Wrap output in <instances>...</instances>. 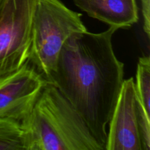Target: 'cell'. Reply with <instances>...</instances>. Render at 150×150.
Instances as JSON below:
<instances>
[{
    "mask_svg": "<svg viewBox=\"0 0 150 150\" xmlns=\"http://www.w3.org/2000/svg\"><path fill=\"white\" fill-rule=\"evenodd\" d=\"M109 26L72 35L63 45L50 83L83 118L105 149L107 127L124 81V64L114 53Z\"/></svg>",
    "mask_w": 150,
    "mask_h": 150,
    "instance_id": "obj_1",
    "label": "cell"
},
{
    "mask_svg": "<svg viewBox=\"0 0 150 150\" xmlns=\"http://www.w3.org/2000/svg\"><path fill=\"white\" fill-rule=\"evenodd\" d=\"M22 124L29 150L104 149L79 112L50 82Z\"/></svg>",
    "mask_w": 150,
    "mask_h": 150,
    "instance_id": "obj_2",
    "label": "cell"
},
{
    "mask_svg": "<svg viewBox=\"0 0 150 150\" xmlns=\"http://www.w3.org/2000/svg\"><path fill=\"white\" fill-rule=\"evenodd\" d=\"M86 31L81 14L61 0H38L28 61L49 82L66 41L74 34Z\"/></svg>",
    "mask_w": 150,
    "mask_h": 150,
    "instance_id": "obj_3",
    "label": "cell"
},
{
    "mask_svg": "<svg viewBox=\"0 0 150 150\" xmlns=\"http://www.w3.org/2000/svg\"><path fill=\"white\" fill-rule=\"evenodd\" d=\"M38 1L1 0L0 75L16 70L28 62Z\"/></svg>",
    "mask_w": 150,
    "mask_h": 150,
    "instance_id": "obj_4",
    "label": "cell"
},
{
    "mask_svg": "<svg viewBox=\"0 0 150 150\" xmlns=\"http://www.w3.org/2000/svg\"><path fill=\"white\" fill-rule=\"evenodd\" d=\"M47 82L29 61L16 70L0 75V118L22 122Z\"/></svg>",
    "mask_w": 150,
    "mask_h": 150,
    "instance_id": "obj_5",
    "label": "cell"
},
{
    "mask_svg": "<svg viewBox=\"0 0 150 150\" xmlns=\"http://www.w3.org/2000/svg\"><path fill=\"white\" fill-rule=\"evenodd\" d=\"M106 150H143L134 79L124 80L108 123Z\"/></svg>",
    "mask_w": 150,
    "mask_h": 150,
    "instance_id": "obj_6",
    "label": "cell"
},
{
    "mask_svg": "<svg viewBox=\"0 0 150 150\" xmlns=\"http://www.w3.org/2000/svg\"><path fill=\"white\" fill-rule=\"evenodd\" d=\"M89 17L116 29H129L139 21L136 0H73Z\"/></svg>",
    "mask_w": 150,
    "mask_h": 150,
    "instance_id": "obj_7",
    "label": "cell"
},
{
    "mask_svg": "<svg viewBox=\"0 0 150 150\" xmlns=\"http://www.w3.org/2000/svg\"><path fill=\"white\" fill-rule=\"evenodd\" d=\"M136 106L143 150L150 149V59H139L134 80Z\"/></svg>",
    "mask_w": 150,
    "mask_h": 150,
    "instance_id": "obj_8",
    "label": "cell"
},
{
    "mask_svg": "<svg viewBox=\"0 0 150 150\" xmlns=\"http://www.w3.org/2000/svg\"><path fill=\"white\" fill-rule=\"evenodd\" d=\"M0 150H29L27 133L22 122L0 118Z\"/></svg>",
    "mask_w": 150,
    "mask_h": 150,
    "instance_id": "obj_9",
    "label": "cell"
},
{
    "mask_svg": "<svg viewBox=\"0 0 150 150\" xmlns=\"http://www.w3.org/2000/svg\"><path fill=\"white\" fill-rule=\"evenodd\" d=\"M143 16V28L148 38L150 36V0H141Z\"/></svg>",
    "mask_w": 150,
    "mask_h": 150,
    "instance_id": "obj_10",
    "label": "cell"
},
{
    "mask_svg": "<svg viewBox=\"0 0 150 150\" xmlns=\"http://www.w3.org/2000/svg\"><path fill=\"white\" fill-rule=\"evenodd\" d=\"M1 0H0V4H1Z\"/></svg>",
    "mask_w": 150,
    "mask_h": 150,
    "instance_id": "obj_11",
    "label": "cell"
}]
</instances>
